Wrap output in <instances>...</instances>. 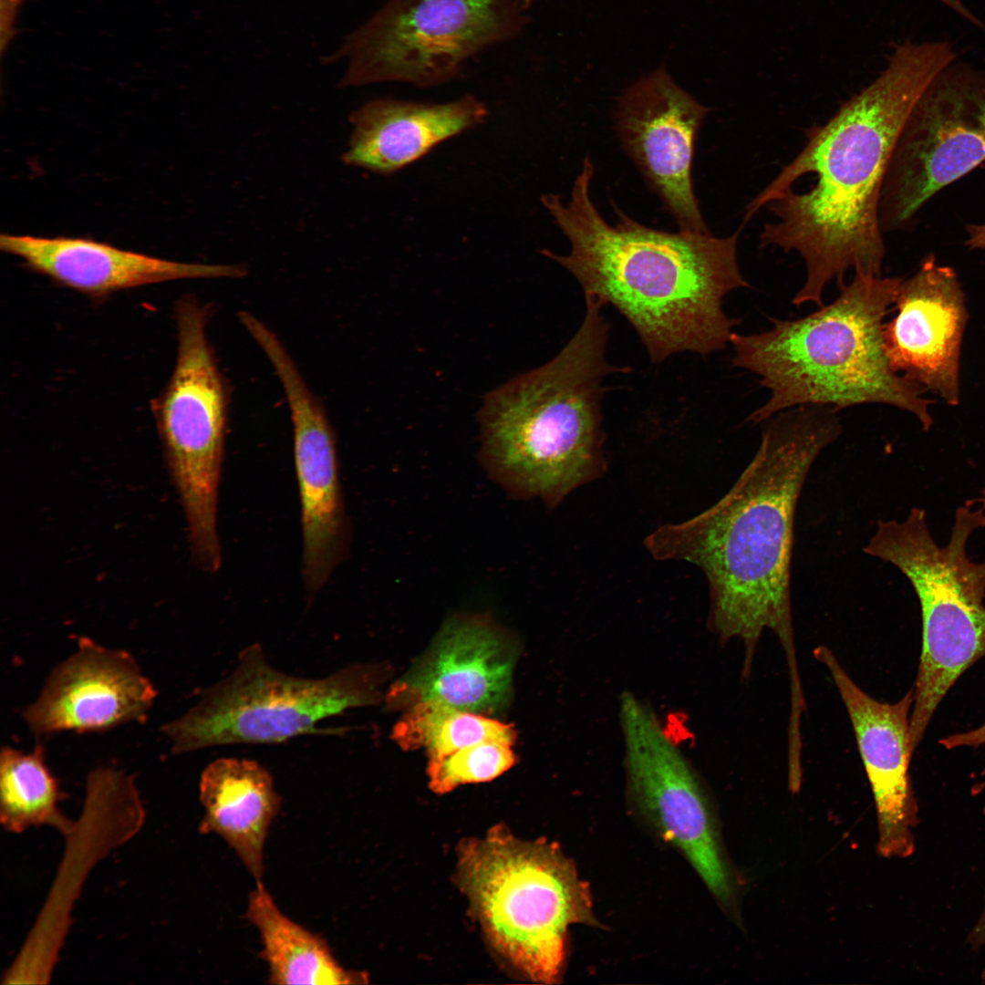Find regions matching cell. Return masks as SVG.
Here are the masks:
<instances>
[{"mask_svg":"<svg viewBox=\"0 0 985 985\" xmlns=\"http://www.w3.org/2000/svg\"><path fill=\"white\" fill-rule=\"evenodd\" d=\"M211 309L192 295L177 301L176 361L152 410L183 509L192 559L213 574L222 565L217 513L229 392L208 338Z\"/></svg>","mask_w":985,"mask_h":985,"instance_id":"cell-9","label":"cell"},{"mask_svg":"<svg viewBox=\"0 0 985 985\" xmlns=\"http://www.w3.org/2000/svg\"><path fill=\"white\" fill-rule=\"evenodd\" d=\"M618 718L628 797L713 896L730 906L732 876L700 776L652 707L635 693L620 694Z\"/></svg>","mask_w":985,"mask_h":985,"instance_id":"cell-12","label":"cell"},{"mask_svg":"<svg viewBox=\"0 0 985 985\" xmlns=\"http://www.w3.org/2000/svg\"><path fill=\"white\" fill-rule=\"evenodd\" d=\"M157 691L127 651L80 638L22 717L36 736L96 732L144 721Z\"/></svg>","mask_w":985,"mask_h":985,"instance_id":"cell-16","label":"cell"},{"mask_svg":"<svg viewBox=\"0 0 985 985\" xmlns=\"http://www.w3.org/2000/svg\"><path fill=\"white\" fill-rule=\"evenodd\" d=\"M956 60L948 41L897 44L877 78L807 130L803 150L747 205L744 222L763 207L775 218L763 225L760 247L795 251L805 264L793 305L823 306L826 285H843L850 269L881 275L879 208L890 160L913 107Z\"/></svg>","mask_w":985,"mask_h":985,"instance_id":"cell-1","label":"cell"},{"mask_svg":"<svg viewBox=\"0 0 985 985\" xmlns=\"http://www.w3.org/2000/svg\"><path fill=\"white\" fill-rule=\"evenodd\" d=\"M384 673L381 665L354 664L323 678L296 677L274 668L262 647L253 644L240 652L224 679L206 689L183 715L163 724L161 732L173 754L321 732L320 721L377 703Z\"/></svg>","mask_w":985,"mask_h":985,"instance_id":"cell-8","label":"cell"},{"mask_svg":"<svg viewBox=\"0 0 985 985\" xmlns=\"http://www.w3.org/2000/svg\"><path fill=\"white\" fill-rule=\"evenodd\" d=\"M255 342L278 377L290 411L301 509L302 578L313 597L343 561L349 544L335 434L324 407L275 332L264 329Z\"/></svg>","mask_w":985,"mask_h":985,"instance_id":"cell-13","label":"cell"},{"mask_svg":"<svg viewBox=\"0 0 985 985\" xmlns=\"http://www.w3.org/2000/svg\"><path fill=\"white\" fill-rule=\"evenodd\" d=\"M514 652L507 638L478 617L449 620L422 658L389 691L391 705L438 701L488 714L511 693Z\"/></svg>","mask_w":985,"mask_h":985,"instance_id":"cell-18","label":"cell"},{"mask_svg":"<svg viewBox=\"0 0 985 985\" xmlns=\"http://www.w3.org/2000/svg\"><path fill=\"white\" fill-rule=\"evenodd\" d=\"M457 876L490 945L525 978L554 983L575 924L596 925L586 885L553 843L497 825L463 841Z\"/></svg>","mask_w":985,"mask_h":985,"instance_id":"cell-6","label":"cell"},{"mask_svg":"<svg viewBox=\"0 0 985 985\" xmlns=\"http://www.w3.org/2000/svg\"><path fill=\"white\" fill-rule=\"evenodd\" d=\"M762 424L761 443L732 487L687 521L658 526L645 540L658 560L697 565L710 592L709 624L745 649L743 673L765 629L783 647L798 676L793 630L791 565L798 501L821 452L843 431L838 410L799 406Z\"/></svg>","mask_w":985,"mask_h":985,"instance_id":"cell-2","label":"cell"},{"mask_svg":"<svg viewBox=\"0 0 985 985\" xmlns=\"http://www.w3.org/2000/svg\"><path fill=\"white\" fill-rule=\"evenodd\" d=\"M515 737L510 724L432 700L412 704L392 731V738L400 748L423 749L429 759L487 740L513 744Z\"/></svg>","mask_w":985,"mask_h":985,"instance_id":"cell-24","label":"cell"},{"mask_svg":"<svg viewBox=\"0 0 985 985\" xmlns=\"http://www.w3.org/2000/svg\"><path fill=\"white\" fill-rule=\"evenodd\" d=\"M902 278L861 272L832 303L804 317L772 319L766 331L732 332L731 364L756 375L770 397L748 420L761 424L799 406L838 411L884 404L914 415L925 430L934 423L926 390L894 371L886 356L882 328Z\"/></svg>","mask_w":985,"mask_h":985,"instance_id":"cell-5","label":"cell"},{"mask_svg":"<svg viewBox=\"0 0 985 985\" xmlns=\"http://www.w3.org/2000/svg\"><path fill=\"white\" fill-rule=\"evenodd\" d=\"M966 233L965 244L969 249H985V223L969 224Z\"/></svg>","mask_w":985,"mask_h":985,"instance_id":"cell-29","label":"cell"},{"mask_svg":"<svg viewBox=\"0 0 985 985\" xmlns=\"http://www.w3.org/2000/svg\"><path fill=\"white\" fill-rule=\"evenodd\" d=\"M525 12L519 0H388L328 61H347L342 88L433 87L459 77L482 52L517 37Z\"/></svg>","mask_w":985,"mask_h":985,"instance_id":"cell-10","label":"cell"},{"mask_svg":"<svg viewBox=\"0 0 985 985\" xmlns=\"http://www.w3.org/2000/svg\"><path fill=\"white\" fill-rule=\"evenodd\" d=\"M512 745L487 740L466 745L441 758L429 759L430 788L436 793H445L461 784L498 777L515 763Z\"/></svg>","mask_w":985,"mask_h":985,"instance_id":"cell-25","label":"cell"},{"mask_svg":"<svg viewBox=\"0 0 985 985\" xmlns=\"http://www.w3.org/2000/svg\"><path fill=\"white\" fill-rule=\"evenodd\" d=\"M896 315L882 328L883 347L894 371L940 397L959 402V359L968 319L956 271L928 255L901 281Z\"/></svg>","mask_w":985,"mask_h":985,"instance_id":"cell-15","label":"cell"},{"mask_svg":"<svg viewBox=\"0 0 985 985\" xmlns=\"http://www.w3.org/2000/svg\"><path fill=\"white\" fill-rule=\"evenodd\" d=\"M939 743L948 750L959 747L978 748L985 746V722L976 729L947 736L941 739ZM983 791H985V766L980 772L977 783L972 786L971 793L975 795ZM983 813L985 814V805Z\"/></svg>","mask_w":985,"mask_h":985,"instance_id":"cell-26","label":"cell"},{"mask_svg":"<svg viewBox=\"0 0 985 985\" xmlns=\"http://www.w3.org/2000/svg\"><path fill=\"white\" fill-rule=\"evenodd\" d=\"M575 334L549 362L491 391L480 410V461L511 497L556 507L605 468L604 379L621 370L607 358L603 305L585 296Z\"/></svg>","mask_w":985,"mask_h":985,"instance_id":"cell-4","label":"cell"},{"mask_svg":"<svg viewBox=\"0 0 985 985\" xmlns=\"http://www.w3.org/2000/svg\"><path fill=\"white\" fill-rule=\"evenodd\" d=\"M814 656L831 675L853 726L876 804L877 851L884 857L906 858L914 853L918 824L908 774L913 690L895 703L880 702L855 684L829 648L817 647Z\"/></svg>","mask_w":985,"mask_h":985,"instance_id":"cell-17","label":"cell"},{"mask_svg":"<svg viewBox=\"0 0 985 985\" xmlns=\"http://www.w3.org/2000/svg\"><path fill=\"white\" fill-rule=\"evenodd\" d=\"M42 745L28 752L4 746L0 753V820L8 832L48 825L69 835L76 824L60 811L64 798Z\"/></svg>","mask_w":985,"mask_h":985,"instance_id":"cell-23","label":"cell"},{"mask_svg":"<svg viewBox=\"0 0 985 985\" xmlns=\"http://www.w3.org/2000/svg\"><path fill=\"white\" fill-rule=\"evenodd\" d=\"M0 249L28 269L93 297L167 281L242 278L247 274L244 264L175 262L82 237L2 233Z\"/></svg>","mask_w":985,"mask_h":985,"instance_id":"cell-19","label":"cell"},{"mask_svg":"<svg viewBox=\"0 0 985 985\" xmlns=\"http://www.w3.org/2000/svg\"><path fill=\"white\" fill-rule=\"evenodd\" d=\"M983 527L984 509L966 503L956 510L949 540L940 546L926 511L914 507L904 520H879L863 548L895 565L919 601L922 651L910 715L913 751L949 689L985 656V562L967 554L969 536Z\"/></svg>","mask_w":985,"mask_h":985,"instance_id":"cell-7","label":"cell"},{"mask_svg":"<svg viewBox=\"0 0 985 985\" xmlns=\"http://www.w3.org/2000/svg\"><path fill=\"white\" fill-rule=\"evenodd\" d=\"M519 2L521 4L522 7L524 9L527 10L530 7V5L533 4L534 0H519Z\"/></svg>","mask_w":985,"mask_h":985,"instance_id":"cell-31","label":"cell"},{"mask_svg":"<svg viewBox=\"0 0 985 985\" xmlns=\"http://www.w3.org/2000/svg\"><path fill=\"white\" fill-rule=\"evenodd\" d=\"M967 943L975 949L985 946V903L980 917L968 935Z\"/></svg>","mask_w":985,"mask_h":985,"instance_id":"cell-28","label":"cell"},{"mask_svg":"<svg viewBox=\"0 0 985 985\" xmlns=\"http://www.w3.org/2000/svg\"><path fill=\"white\" fill-rule=\"evenodd\" d=\"M245 918L257 929L259 957L270 984H363L368 975L344 968L327 940L288 918L264 883L249 894Z\"/></svg>","mask_w":985,"mask_h":985,"instance_id":"cell-22","label":"cell"},{"mask_svg":"<svg viewBox=\"0 0 985 985\" xmlns=\"http://www.w3.org/2000/svg\"><path fill=\"white\" fill-rule=\"evenodd\" d=\"M199 797V832L220 836L263 883L265 841L282 804L271 773L254 760L218 758L202 772Z\"/></svg>","mask_w":985,"mask_h":985,"instance_id":"cell-21","label":"cell"},{"mask_svg":"<svg viewBox=\"0 0 985 985\" xmlns=\"http://www.w3.org/2000/svg\"><path fill=\"white\" fill-rule=\"evenodd\" d=\"M593 175L586 157L568 202L542 195L571 250L541 253L569 271L585 296L624 316L652 362L685 351L707 356L723 349L738 323L723 311V298L751 286L737 260L741 229L727 237L668 233L634 221L616 204L617 221L609 224L590 198Z\"/></svg>","mask_w":985,"mask_h":985,"instance_id":"cell-3","label":"cell"},{"mask_svg":"<svg viewBox=\"0 0 985 985\" xmlns=\"http://www.w3.org/2000/svg\"><path fill=\"white\" fill-rule=\"evenodd\" d=\"M26 0H1V53L7 49L16 36V19Z\"/></svg>","mask_w":985,"mask_h":985,"instance_id":"cell-27","label":"cell"},{"mask_svg":"<svg viewBox=\"0 0 985 985\" xmlns=\"http://www.w3.org/2000/svg\"><path fill=\"white\" fill-rule=\"evenodd\" d=\"M709 110L660 67L627 88L614 113L622 147L683 232L710 233L691 178L697 133Z\"/></svg>","mask_w":985,"mask_h":985,"instance_id":"cell-14","label":"cell"},{"mask_svg":"<svg viewBox=\"0 0 985 985\" xmlns=\"http://www.w3.org/2000/svg\"><path fill=\"white\" fill-rule=\"evenodd\" d=\"M985 161V73L956 61L909 113L885 177L883 233L905 229L945 187Z\"/></svg>","mask_w":985,"mask_h":985,"instance_id":"cell-11","label":"cell"},{"mask_svg":"<svg viewBox=\"0 0 985 985\" xmlns=\"http://www.w3.org/2000/svg\"><path fill=\"white\" fill-rule=\"evenodd\" d=\"M487 114L485 105L473 96L442 104L374 99L349 116L353 130L342 161L390 174L481 124Z\"/></svg>","mask_w":985,"mask_h":985,"instance_id":"cell-20","label":"cell"},{"mask_svg":"<svg viewBox=\"0 0 985 985\" xmlns=\"http://www.w3.org/2000/svg\"><path fill=\"white\" fill-rule=\"evenodd\" d=\"M978 503L980 504V507L985 510V491L982 492V496L981 497L976 498V499H973V500L968 502V503H970V504H976Z\"/></svg>","mask_w":985,"mask_h":985,"instance_id":"cell-30","label":"cell"}]
</instances>
